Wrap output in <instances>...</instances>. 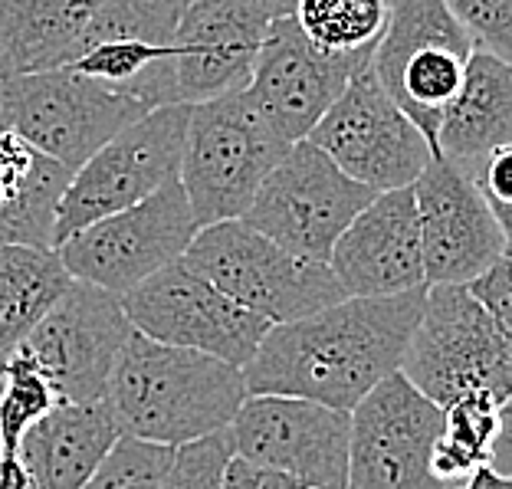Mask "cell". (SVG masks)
Instances as JSON below:
<instances>
[{"label":"cell","mask_w":512,"mask_h":489,"mask_svg":"<svg viewBox=\"0 0 512 489\" xmlns=\"http://www.w3.org/2000/svg\"><path fill=\"white\" fill-rule=\"evenodd\" d=\"M427 286L401 296L342 299L306 319L273 325L243 368L250 394L316 401L352 414L368 391L401 371Z\"/></svg>","instance_id":"1"},{"label":"cell","mask_w":512,"mask_h":489,"mask_svg":"<svg viewBox=\"0 0 512 489\" xmlns=\"http://www.w3.org/2000/svg\"><path fill=\"white\" fill-rule=\"evenodd\" d=\"M56 401V391L50 388L37 368L23 355H10L0 362V450L17 453L23 434L43 421Z\"/></svg>","instance_id":"27"},{"label":"cell","mask_w":512,"mask_h":489,"mask_svg":"<svg viewBox=\"0 0 512 489\" xmlns=\"http://www.w3.org/2000/svg\"><path fill=\"white\" fill-rule=\"evenodd\" d=\"M270 17L256 0H191L168 56L125 92L148 109L201 106L247 89Z\"/></svg>","instance_id":"4"},{"label":"cell","mask_w":512,"mask_h":489,"mask_svg":"<svg viewBox=\"0 0 512 489\" xmlns=\"http://www.w3.org/2000/svg\"><path fill=\"white\" fill-rule=\"evenodd\" d=\"M0 489H30V476L17 453L0 450Z\"/></svg>","instance_id":"37"},{"label":"cell","mask_w":512,"mask_h":489,"mask_svg":"<svg viewBox=\"0 0 512 489\" xmlns=\"http://www.w3.org/2000/svg\"><path fill=\"white\" fill-rule=\"evenodd\" d=\"M473 50L470 33L447 0H388V27L371 53V73L394 106L421 128L430 151Z\"/></svg>","instance_id":"7"},{"label":"cell","mask_w":512,"mask_h":489,"mask_svg":"<svg viewBox=\"0 0 512 489\" xmlns=\"http://www.w3.org/2000/svg\"><path fill=\"white\" fill-rule=\"evenodd\" d=\"M69 286L73 276L56 250L0 243V362L27 342Z\"/></svg>","instance_id":"24"},{"label":"cell","mask_w":512,"mask_h":489,"mask_svg":"<svg viewBox=\"0 0 512 489\" xmlns=\"http://www.w3.org/2000/svg\"><path fill=\"white\" fill-rule=\"evenodd\" d=\"M128 335L132 322L122 309V296L73 279L17 355L50 381L60 404H92L106 394Z\"/></svg>","instance_id":"14"},{"label":"cell","mask_w":512,"mask_h":489,"mask_svg":"<svg viewBox=\"0 0 512 489\" xmlns=\"http://www.w3.org/2000/svg\"><path fill=\"white\" fill-rule=\"evenodd\" d=\"M224 489H306V486L296 483L293 476L260 467V463H250L234 453L224 470Z\"/></svg>","instance_id":"34"},{"label":"cell","mask_w":512,"mask_h":489,"mask_svg":"<svg viewBox=\"0 0 512 489\" xmlns=\"http://www.w3.org/2000/svg\"><path fill=\"white\" fill-rule=\"evenodd\" d=\"M467 289L512 342V247H506L503 256L486 273L476 276Z\"/></svg>","instance_id":"33"},{"label":"cell","mask_w":512,"mask_h":489,"mask_svg":"<svg viewBox=\"0 0 512 489\" xmlns=\"http://www.w3.org/2000/svg\"><path fill=\"white\" fill-rule=\"evenodd\" d=\"M411 188L427 286H470L503 256L506 237L470 171L430 158Z\"/></svg>","instance_id":"18"},{"label":"cell","mask_w":512,"mask_h":489,"mask_svg":"<svg viewBox=\"0 0 512 489\" xmlns=\"http://www.w3.org/2000/svg\"><path fill=\"white\" fill-rule=\"evenodd\" d=\"M73 171L0 122V243L53 250L56 207Z\"/></svg>","instance_id":"23"},{"label":"cell","mask_w":512,"mask_h":489,"mask_svg":"<svg viewBox=\"0 0 512 489\" xmlns=\"http://www.w3.org/2000/svg\"><path fill=\"white\" fill-rule=\"evenodd\" d=\"M499 434V401L490 394H467L444 407V430L430 457L434 480L457 483L493 463V447Z\"/></svg>","instance_id":"26"},{"label":"cell","mask_w":512,"mask_h":489,"mask_svg":"<svg viewBox=\"0 0 512 489\" xmlns=\"http://www.w3.org/2000/svg\"><path fill=\"white\" fill-rule=\"evenodd\" d=\"M237 457L306 489H345L352 414L283 394H250L227 427Z\"/></svg>","instance_id":"15"},{"label":"cell","mask_w":512,"mask_h":489,"mask_svg":"<svg viewBox=\"0 0 512 489\" xmlns=\"http://www.w3.org/2000/svg\"><path fill=\"white\" fill-rule=\"evenodd\" d=\"M263 7V14L270 20H283V17H293V7L296 0H256Z\"/></svg>","instance_id":"38"},{"label":"cell","mask_w":512,"mask_h":489,"mask_svg":"<svg viewBox=\"0 0 512 489\" xmlns=\"http://www.w3.org/2000/svg\"><path fill=\"white\" fill-rule=\"evenodd\" d=\"M476 50L512 66V0H447Z\"/></svg>","instance_id":"31"},{"label":"cell","mask_w":512,"mask_h":489,"mask_svg":"<svg viewBox=\"0 0 512 489\" xmlns=\"http://www.w3.org/2000/svg\"><path fill=\"white\" fill-rule=\"evenodd\" d=\"M184 263L270 325L306 319L348 299L329 263L302 260L243 220L201 227Z\"/></svg>","instance_id":"6"},{"label":"cell","mask_w":512,"mask_h":489,"mask_svg":"<svg viewBox=\"0 0 512 489\" xmlns=\"http://www.w3.org/2000/svg\"><path fill=\"white\" fill-rule=\"evenodd\" d=\"M293 148L240 92L191 106L181 151V188L197 227L240 220L260 184Z\"/></svg>","instance_id":"3"},{"label":"cell","mask_w":512,"mask_h":489,"mask_svg":"<svg viewBox=\"0 0 512 489\" xmlns=\"http://www.w3.org/2000/svg\"><path fill=\"white\" fill-rule=\"evenodd\" d=\"M293 23L319 53L371 56L388 27V0H296Z\"/></svg>","instance_id":"25"},{"label":"cell","mask_w":512,"mask_h":489,"mask_svg":"<svg viewBox=\"0 0 512 489\" xmlns=\"http://www.w3.org/2000/svg\"><path fill=\"white\" fill-rule=\"evenodd\" d=\"M230 457H234V447H230L227 430L174 447L165 489H224V470Z\"/></svg>","instance_id":"30"},{"label":"cell","mask_w":512,"mask_h":489,"mask_svg":"<svg viewBox=\"0 0 512 489\" xmlns=\"http://www.w3.org/2000/svg\"><path fill=\"white\" fill-rule=\"evenodd\" d=\"M490 467L512 476V391H509V398L499 404V434H496Z\"/></svg>","instance_id":"35"},{"label":"cell","mask_w":512,"mask_h":489,"mask_svg":"<svg viewBox=\"0 0 512 489\" xmlns=\"http://www.w3.org/2000/svg\"><path fill=\"white\" fill-rule=\"evenodd\" d=\"M106 0H0V83L69 69L99 43Z\"/></svg>","instance_id":"20"},{"label":"cell","mask_w":512,"mask_h":489,"mask_svg":"<svg viewBox=\"0 0 512 489\" xmlns=\"http://www.w3.org/2000/svg\"><path fill=\"white\" fill-rule=\"evenodd\" d=\"M470 178L490 204L496 224L506 237V247H512V145L496 148L483 161H476L470 168Z\"/></svg>","instance_id":"32"},{"label":"cell","mask_w":512,"mask_h":489,"mask_svg":"<svg viewBox=\"0 0 512 489\" xmlns=\"http://www.w3.org/2000/svg\"><path fill=\"white\" fill-rule=\"evenodd\" d=\"M151 112L125 92L99 86L73 69H50L0 83V122L40 155L76 171L96 151Z\"/></svg>","instance_id":"9"},{"label":"cell","mask_w":512,"mask_h":489,"mask_svg":"<svg viewBox=\"0 0 512 489\" xmlns=\"http://www.w3.org/2000/svg\"><path fill=\"white\" fill-rule=\"evenodd\" d=\"M165 56H168V46L142 43V40H112V43H99L96 50H89L86 56H79L69 69L99 86L128 92L151 66L158 60H165Z\"/></svg>","instance_id":"29"},{"label":"cell","mask_w":512,"mask_h":489,"mask_svg":"<svg viewBox=\"0 0 512 489\" xmlns=\"http://www.w3.org/2000/svg\"><path fill=\"white\" fill-rule=\"evenodd\" d=\"M306 142L375 194L411 188L434 158L421 128L394 106L371 63L345 86Z\"/></svg>","instance_id":"12"},{"label":"cell","mask_w":512,"mask_h":489,"mask_svg":"<svg viewBox=\"0 0 512 489\" xmlns=\"http://www.w3.org/2000/svg\"><path fill=\"white\" fill-rule=\"evenodd\" d=\"M247 398L243 368L135 329L102 394L122 437L161 447H184L227 430Z\"/></svg>","instance_id":"2"},{"label":"cell","mask_w":512,"mask_h":489,"mask_svg":"<svg viewBox=\"0 0 512 489\" xmlns=\"http://www.w3.org/2000/svg\"><path fill=\"white\" fill-rule=\"evenodd\" d=\"M188 4H191V0H188Z\"/></svg>","instance_id":"39"},{"label":"cell","mask_w":512,"mask_h":489,"mask_svg":"<svg viewBox=\"0 0 512 489\" xmlns=\"http://www.w3.org/2000/svg\"><path fill=\"white\" fill-rule=\"evenodd\" d=\"M440 430L444 407L394 371L352 411L345 489H440L430 470Z\"/></svg>","instance_id":"16"},{"label":"cell","mask_w":512,"mask_h":489,"mask_svg":"<svg viewBox=\"0 0 512 489\" xmlns=\"http://www.w3.org/2000/svg\"><path fill=\"white\" fill-rule=\"evenodd\" d=\"M122 309L132 329L148 339L214 355L234 368H247L266 332L273 329L263 316L224 296L184 260L125 293Z\"/></svg>","instance_id":"13"},{"label":"cell","mask_w":512,"mask_h":489,"mask_svg":"<svg viewBox=\"0 0 512 489\" xmlns=\"http://www.w3.org/2000/svg\"><path fill=\"white\" fill-rule=\"evenodd\" d=\"M401 375L437 407L467 394H490L503 404L512 391V342L467 286H427Z\"/></svg>","instance_id":"5"},{"label":"cell","mask_w":512,"mask_h":489,"mask_svg":"<svg viewBox=\"0 0 512 489\" xmlns=\"http://www.w3.org/2000/svg\"><path fill=\"white\" fill-rule=\"evenodd\" d=\"M329 270L348 299L401 296L427 286L414 188L375 194L332 247Z\"/></svg>","instance_id":"19"},{"label":"cell","mask_w":512,"mask_h":489,"mask_svg":"<svg viewBox=\"0 0 512 489\" xmlns=\"http://www.w3.org/2000/svg\"><path fill=\"white\" fill-rule=\"evenodd\" d=\"M119 437L106 401L56 404L23 434L17 457L30 489H83Z\"/></svg>","instance_id":"21"},{"label":"cell","mask_w":512,"mask_h":489,"mask_svg":"<svg viewBox=\"0 0 512 489\" xmlns=\"http://www.w3.org/2000/svg\"><path fill=\"white\" fill-rule=\"evenodd\" d=\"M503 145H512V66L473 50L457 96L440 115L434 158L470 171Z\"/></svg>","instance_id":"22"},{"label":"cell","mask_w":512,"mask_h":489,"mask_svg":"<svg viewBox=\"0 0 512 489\" xmlns=\"http://www.w3.org/2000/svg\"><path fill=\"white\" fill-rule=\"evenodd\" d=\"M440 489H512V476L499 473L493 467H480L476 473L463 476V480H457V483H444Z\"/></svg>","instance_id":"36"},{"label":"cell","mask_w":512,"mask_h":489,"mask_svg":"<svg viewBox=\"0 0 512 489\" xmlns=\"http://www.w3.org/2000/svg\"><path fill=\"white\" fill-rule=\"evenodd\" d=\"M197 230L188 194L181 181H171L142 204L79 230L56 247V256L79 283L125 296L158 270L184 260Z\"/></svg>","instance_id":"10"},{"label":"cell","mask_w":512,"mask_h":489,"mask_svg":"<svg viewBox=\"0 0 512 489\" xmlns=\"http://www.w3.org/2000/svg\"><path fill=\"white\" fill-rule=\"evenodd\" d=\"M371 201L375 191L335 168L312 142H296L240 220L302 260L329 263L332 247Z\"/></svg>","instance_id":"11"},{"label":"cell","mask_w":512,"mask_h":489,"mask_svg":"<svg viewBox=\"0 0 512 489\" xmlns=\"http://www.w3.org/2000/svg\"><path fill=\"white\" fill-rule=\"evenodd\" d=\"M188 119L191 106L151 109L79 165L56 207L53 250L96 220L128 211L178 181Z\"/></svg>","instance_id":"8"},{"label":"cell","mask_w":512,"mask_h":489,"mask_svg":"<svg viewBox=\"0 0 512 489\" xmlns=\"http://www.w3.org/2000/svg\"><path fill=\"white\" fill-rule=\"evenodd\" d=\"M371 56L319 53L299 33L293 17L270 20L253 76L243 96L289 145L306 142L319 119L335 106L345 86L368 69Z\"/></svg>","instance_id":"17"},{"label":"cell","mask_w":512,"mask_h":489,"mask_svg":"<svg viewBox=\"0 0 512 489\" xmlns=\"http://www.w3.org/2000/svg\"><path fill=\"white\" fill-rule=\"evenodd\" d=\"M174 447L119 437L83 489H165Z\"/></svg>","instance_id":"28"}]
</instances>
